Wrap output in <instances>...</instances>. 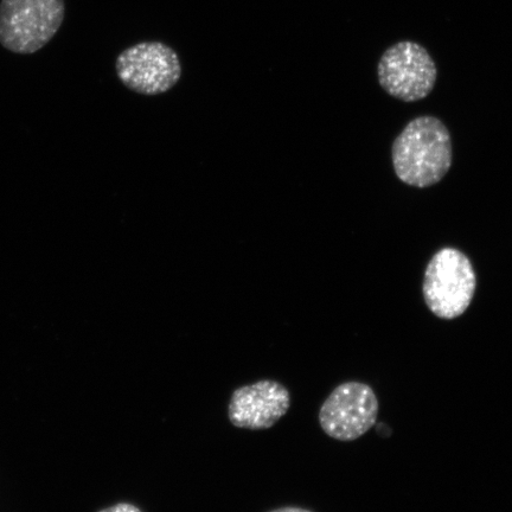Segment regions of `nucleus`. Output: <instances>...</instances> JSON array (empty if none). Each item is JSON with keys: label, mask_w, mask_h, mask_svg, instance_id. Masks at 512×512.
<instances>
[{"label": "nucleus", "mask_w": 512, "mask_h": 512, "mask_svg": "<svg viewBox=\"0 0 512 512\" xmlns=\"http://www.w3.org/2000/svg\"><path fill=\"white\" fill-rule=\"evenodd\" d=\"M392 159L395 175L415 188H430L443 181L453 162L448 128L431 115L415 118L394 140Z\"/></svg>", "instance_id": "obj_1"}, {"label": "nucleus", "mask_w": 512, "mask_h": 512, "mask_svg": "<svg viewBox=\"0 0 512 512\" xmlns=\"http://www.w3.org/2000/svg\"><path fill=\"white\" fill-rule=\"evenodd\" d=\"M475 268L459 249H440L426 267L422 294L435 317L452 320L463 316L475 298Z\"/></svg>", "instance_id": "obj_2"}, {"label": "nucleus", "mask_w": 512, "mask_h": 512, "mask_svg": "<svg viewBox=\"0 0 512 512\" xmlns=\"http://www.w3.org/2000/svg\"><path fill=\"white\" fill-rule=\"evenodd\" d=\"M64 16V0H2L0 44L11 53L35 54L53 40Z\"/></svg>", "instance_id": "obj_3"}, {"label": "nucleus", "mask_w": 512, "mask_h": 512, "mask_svg": "<svg viewBox=\"0 0 512 512\" xmlns=\"http://www.w3.org/2000/svg\"><path fill=\"white\" fill-rule=\"evenodd\" d=\"M115 72L130 91L155 96L168 93L177 85L182 78V63L168 44L142 42L121 51Z\"/></svg>", "instance_id": "obj_4"}, {"label": "nucleus", "mask_w": 512, "mask_h": 512, "mask_svg": "<svg viewBox=\"0 0 512 512\" xmlns=\"http://www.w3.org/2000/svg\"><path fill=\"white\" fill-rule=\"evenodd\" d=\"M377 76L381 87L393 98L415 102L434 89L438 69L428 51L414 42H400L384 51Z\"/></svg>", "instance_id": "obj_5"}, {"label": "nucleus", "mask_w": 512, "mask_h": 512, "mask_svg": "<svg viewBox=\"0 0 512 512\" xmlns=\"http://www.w3.org/2000/svg\"><path fill=\"white\" fill-rule=\"evenodd\" d=\"M379 409V399L368 384L345 382L320 407L319 424L332 439L354 441L374 427Z\"/></svg>", "instance_id": "obj_6"}, {"label": "nucleus", "mask_w": 512, "mask_h": 512, "mask_svg": "<svg viewBox=\"0 0 512 512\" xmlns=\"http://www.w3.org/2000/svg\"><path fill=\"white\" fill-rule=\"evenodd\" d=\"M290 407L291 394L283 384L261 380L234 390L228 418L233 426L242 430H268L284 418Z\"/></svg>", "instance_id": "obj_7"}, {"label": "nucleus", "mask_w": 512, "mask_h": 512, "mask_svg": "<svg viewBox=\"0 0 512 512\" xmlns=\"http://www.w3.org/2000/svg\"><path fill=\"white\" fill-rule=\"evenodd\" d=\"M99 512H143L136 505L131 503H118L113 505V507L101 510Z\"/></svg>", "instance_id": "obj_8"}, {"label": "nucleus", "mask_w": 512, "mask_h": 512, "mask_svg": "<svg viewBox=\"0 0 512 512\" xmlns=\"http://www.w3.org/2000/svg\"><path fill=\"white\" fill-rule=\"evenodd\" d=\"M270 512H312V511L306 510L303 508H298V507H285V508L275 509Z\"/></svg>", "instance_id": "obj_9"}]
</instances>
